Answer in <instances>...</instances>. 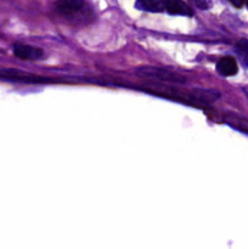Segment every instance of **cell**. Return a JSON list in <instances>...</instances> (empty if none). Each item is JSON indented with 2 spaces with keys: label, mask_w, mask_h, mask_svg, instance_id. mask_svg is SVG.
Returning <instances> with one entry per match:
<instances>
[{
  "label": "cell",
  "mask_w": 248,
  "mask_h": 249,
  "mask_svg": "<svg viewBox=\"0 0 248 249\" xmlns=\"http://www.w3.org/2000/svg\"><path fill=\"white\" fill-rule=\"evenodd\" d=\"M136 75L143 79L157 80V82L168 83V84H184L186 83L182 75L177 74L165 68L155 67V66H142V67L136 68Z\"/></svg>",
  "instance_id": "6da1fadb"
},
{
  "label": "cell",
  "mask_w": 248,
  "mask_h": 249,
  "mask_svg": "<svg viewBox=\"0 0 248 249\" xmlns=\"http://www.w3.org/2000/svg\"><path fill=\"white\" fill-rule=\"evenodd\" d=\"M14 53L16 57L24 61H36L44 57V53L41 49L34 48L31 45H24V44H15Z\"/></svg>",
  "instance_id": "7a4b0ae2"
},
{
  "label": "cell",
  "mask_w": 248,
  "mask_h": 249,
  "mask_svg": "<svg viewBox=\"0 0 248 249\" xmlns=\"http://www.w3.org/2000/svg\"><path fill=\"white\" fill-rule=\"evenodd\" d=\"M84 0H57L55 2V7L61 15H74L79 12L84 7Z\"/></svg>",
  "instance_id": "3957f363"
},
{
  "label": "cell",
  "mask_w": 248,
  "mask_h": 249,
  "mask_svg": "<svg viewBox=\"0 0 248 249\" xmlns=\"http://www.w3.org/2000/svg\"><path fill=\"white\" fill-rule=\"evenodd\" d=\"M165 11L170 15L192 16L194 10L184 0H165Z\"/></svg>",
  "instance_id": "277c9868"
},
{
  "label": "cell",
  "mask_w": 248,
  "mask_h": 249,
  "mask_svg": "<svg viewBox=\"0 0 248 249\" xmlns=\"http://www.w3.org/2000/svg\"><path fill=\"white\" fill-rule=\"evenodd\" d=\"M216 71L223 77H231L237 73L238 67L236 60L231 56H225V57L220 58L219 62L216 63Z\"/></svg>",
  "instance_id": "5b68a950"
},
{
  "label": "cell",
  "mask_w": 248,
  "mask_h": 249,
  "mask_svg": "<svg viewBox=\"0 0 248 249\" xmlns=\"http://www.w3.org/2000/svg\"><path fill=\"white\" fill-rule=\"evenodd\" d=\"M135 7L145 12L165 11V0H136Z\"/></svg>",
  "instance_id": "8992f818"
},
{
  "label": "cell",
  "mask_w": 248,
  "mask_h": 249,
  "mask_svg": "<svg viewBox=\"0 0 248 249\" xmlns=\"http://www.w3.org/2000/svg\"><path fill=\"white\" fill-rule=\"evenodd\" d=\"M236 51L240 56V60L245 67H248V40L238 41L236 45Z\"/></svg>",
  "instance_id": "52a82bcc"
},
{
  "label": "cell",
  "mask_w": 248,
  "mask_h": 249,
  "mask_svg": "<svg viewBox=\"0 0 248 249\" xmlns=\"http://www.w3.org/2000/svg\"><path fill=\"white\" fill-rule=\"evenodd\" d=\"M199 9L207 10L209 6H211V0H192Z\"/></svg>",
  "instance_id": "ba28073f"
},
{
  "label": "cell",
  "mask_w": 248,
  "mask_h": 249,
  "mask_svg": "<svg viewBox=\"0 0 248 249\" xmlns=\"http://www.w3.org/2000/svg\"><path fill=\"white\" fill-rule=\"evenodd\" d=\"M229 1H230L233 6L241 7L243 5V2H245V0H229Z\"/></svg>",
  "instance_id": "9c48e42d"
},
{
  "label": "cell",
  "mask_w": 248,
  "mask_h": 249,
  "mask_svg": "<svg viewBox=\"0 0 248 249\" xmlns=\"http://www.w3.org/2000/svg\"><path fill=\"white\" fill-rule=\"evenodd\" d=\"M245 92H246V95H247V97H248V89H245Z\"/></svg>",
  "instance_id": "30bf717a"
},
{
  "label": "cell",
  "mask_w": 248,
  "mask_h": 249,
  "mask_svg": "<svg viewBox=\"0 0 248 249\" xmlns=\"http://www.w3.org/2000/svg\"><path fill=\"white\" fill-rule=\"evenodd\" d=\"M245 2L247 4V6H248V0H245Z\"/></svg>",
  "instance_id": "8fae6325"
}]
</instances>
